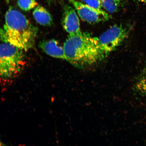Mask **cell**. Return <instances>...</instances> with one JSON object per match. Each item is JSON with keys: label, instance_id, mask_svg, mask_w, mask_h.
I'll use <instances>...</instances> for the list:
<instances>
[{"label": "cell", "instance_id": "obj_9", "mask_svg": "<svg viewBox=\"0 0 146 146\" xmlns=\"http://www.w3.org/2000/svg\"><path fill=\"white\" fill-rule=\"evenodd\" d=\"M103 8L110 13L116 12L121 6L123 0H101Z\"/></svg>", "mask_w": 146, "mask_h": 146}, {"label": "cell", "instance_id": "obj_7", "mask_svg": "<svg viewBox=\"0 0 146 146\" xmlns=\"http://www.w3.org/2000/svg\"><path fill=\"white\" fill-rule=\"evenodd\" d=\"M39 46L44 52L51 57L67 61L63 46L56 40L52 39L41 41Z\"/></svg>", "mask_w": 146, "mask_h": 146}, {"label": "cell", "instance_id": "obj_11", "mask_svg": "<svg viewBox=\"0 0 146 146\" xmlns=\"http://www.w3.org/2000/svg\"><path fill=\"white\" fill-rule=\"evenodd\" d=\"M17 3L20 8L25 11H29L37 6L36 0H17Z\"/></svg>", "mask_w": 146, "mask_h": 146}, {"label": "cell", "instance_id": "obj_4", "mask_svg": "<svg viewBox=\"0 0 146 146\" xmlns=\"http://www.w3.org/2000/svg\"><path fill=\"white\" fill-rule=\"evenodd\" d=\"M128 31L121 25H115L97 37L98 45L106 56L114 51L127 37Z\"/></svg>", "mask_w": 146, "mask_h": 146}, {"label": "cell", "instance_id": "obj_10", "mask_svg": "<svg viewBox=\"0 0 146 146\" xmlns=\"http://www.w3.org/2000/svg\"><path fill=\"white\" fill-rule=\"evenodd\" d=\"M134 87L135 91L140 95L146 96V72L138 78Z\"/></svg>", "mask_w": 146, "mask_h": 146}, {"label": "cell", "instance_id": "obj_6", "mask_svg": "<svg viewBox=\"0 0 146 146\" xmlns=\"http://www.w3.org/2000/svg\"><path fill=\"white\" fill-rule=\"evenodd\" d=\"M76 11L70 5L63 4L62 24L69 35H78L82 33L80 29L79 18Z\"/></svg>", "mask_w": 146, "mask_h": 146}, {"label": "cell", "instance_id": "obj_8", "mask_svg": "<svg viewBox=\"0 0 146 146\" xmlns=\"http://www.w3.org/2000/svg\"><path fill=\"white\" fill-rule=\"evenodd\" d=\"M35 20L39 24L43 26L50 27L53 23L52 15L44 7L37 5L33 11Z\"/></svg>", "mask_w": 146, "mask_h": 146}, {"label": "cell", "instance_id": "obj_13", "mask_svg": "<svg viewBox=\"0 0 146 146\" xmlns=\"http://www.w3.org/2000/svg\"><path fill=\"white\" fill-rule=\"evenodd\" d=\"M139 1L146 5V0H138Z\"/></svg>", "mask_w": 146, "mask_h": 146}, {"label": "cell", "instance_id": "obj_3", "mask_svg": "<svg viewBox=\"0 0 146 146\" xmlns=\"http://www.w3.org/2000/svg\"><path fill=\"white\" fill-rule=\"evenodd\" d=\"M1 42L0 73L1 79L8 80L17 77L24 68V51L5 40Z\"/></svg>", "mask_w": 146, "mask_h": 146}, {"label": "cell", "instance_id": "obj_14", "mask_svg": "<svg viewBox=\"0 0 146 146\" xmlns=\"http://www.w3.org/2000/svg\"><path fill=\"white\" fill-rule=\"evenodd\" d=\"M53 1L54 0H46L47 2L49 5L52 2V1Z\"/></svg>", "mask_w": 146, "mask_h": 146}, {"label": "cell", "instance_id": "obj_5", "mask_svg": "<svg viewBox=\"0 0 146 146\" xmlns=\"http://www.w3.org/2000/svg\"><path fill=\"white\" fill-rule=\"evenodd\" d=\"M68 1L74 7L80 18L87 23H96L109 19V14L103 10H96L76 0Z\"/></svg>", "mask_w": 146, "mask_h": 146}, {"label": "cell", "instance_id": "obj_12", "mask_svg": "<svg viewBox=\"0 0 146 146\" xmlns=\"http://www.w3.org/2000/svg\"><path fill=\"white\" fill-rule=\"evenodd\" d=\"M81 2L96 10H103L101 0H80Z\"/></svg>", "mask_w": 146, "mask_h": 146}, {"label": "cell", "instance_id": "obj_1", "mask_svg": "<svg viewBox=\"0 0 146 146\" xmlns=\"http://www.w3.org/2000/svg\"><path fill=\"white\" fill-rule=\"evenodd\" d=\"M63 46L67 61L79 69L92 66L106 57L98 45L97 37L88 33L69 35Z\"/></svg>", "mask_w": 146, "mask_h": 146}, {"label": "cell", "instance_id": "obj_2", "mask_svg": "<svg viewBox=\"0 0 146 146\" xmlns=\"http://www.w3.org/2000/svg\"><path fill=\"white\" fill-rule=\"evenodd\" d=\"M37 27L24 15L12 7L5 15V23L1 30V39L27 51L34 47L37 36Z\"/></svg>", "mask_w": 146, "mask_h": 146}]
</instances>
